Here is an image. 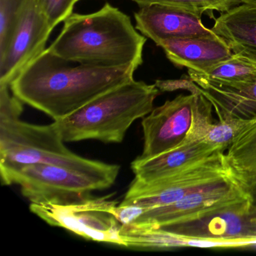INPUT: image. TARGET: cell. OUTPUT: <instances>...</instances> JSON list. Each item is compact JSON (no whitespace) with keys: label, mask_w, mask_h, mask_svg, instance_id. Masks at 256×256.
<instances>
[{"label":"cell","mask_w":256,"mask_h":256,"mask_svg":"<svg viewBox=\"0 0 256 256\" xmlns=\"http://www.w3.org/2000/svg\"><path fill=\"white\" fill-rule=\"evenodd\" d=\"M188 76L200 88L250 83L256 80V64L233 54L204 72L188 70Z\"/></svg>","instance_id":"cell-17"},{"label":"cell","mask_w":256,"mask_h":256,"mask_svg":"<svg viewBox=\"0 0 256 256\" xmlns=\"http://www.w3.org/2000/svg\"><path fill=\"white\" fill-rule=\"evenodd\" d=\"M226 156L234 176L256 173V118L236 134Z\"/></svg>","instance_id":"cell-18"},{"label":"cell","mask_w":256,"mask_h":256,"mask_svg":"<svg viewBox=\"0 0 256 256\" xmlns=\"http://www.w3.org/2000/svg\"><path fill=\"white\" fill-rule=\"evenodd\" d=\"M160 94L155 84L132 80L54 122L65 142L92 139L121 143L132 124L152 112Z\"/></svg>","instance_id":"cell-3"},{"label":"cell","mask_w":256,"mask_h":256,"mask_svg":"<svg viewBox=\"0 0 256 256\" xmlns=\"http://www.w3.org/2000/svg\"><path fill=\"white\" fill-rule=\"evenodd\" d=\"M240 4H246L250 5L256 6V0H238Z\"/></svg>","instance_id":"cell-28"},{"label":"cell","mask_w":256,"mask_h":256,"mask_svg":"<svg viewBox=\"0 0 256 256\" xmlns=\"http://www.w3.org/2000/svg\"><path fill=\"white\" fill-rule=\"evenodd\" d=\"M234 176V175H233ZM236 182L245 190L248 196L256 203V173L244 176H234Z\"/></svg>","instance_id":"cell-27"},{"label":"cell","mask_w":256,"mask_h":256,"mask_svg":"<svg viewBox=\"0 0 256 256\" xmlns=\"http://www.w3.org/2000/svg\"><path fill=\"white\" fill-rule=\"evenodd\" d=\"M194 95H179L152 109L142 122L143 152L149 158L173 149L186 137L193 118Z\"/></svg>","instance_id":"cell-11"},{"label":"cell","mask_w":256,"mask_h":256,"mask_svg":"<svg viewBox=\"0 0 256 256\" xmlns=\"http://www.w3.org/2000/svg\"><path fill=\"white\" fill-rule=\"evenodd\" d=\"M220 121L211 126L204 140L210 144L228 148L236 134L250 120L240 119L226 114L218 115Z\"/></svg>","instance_id":"cell-21"},{"label":"cell","mask_w":256,"mask_h":256,"mask_svg":"<svg viewBox=\"0 0 256 256\" xmlns=\"http://www.w3.org/2000/svg\"><path fill=\"white\" fill-rule=\"evenodd\" d=\"M134 66L106 68L62 59L46 49L13 80L10 90L25 104L54 121L134 80Z\"/></svg>","instance_id":"cell-1"},{"label":"cell","mask_w":256,"mask_h":256,"mask_svg":"<svg viewBox=\"0 0 256 256\" xmlns=\"http://www.w3.org/2000/svg\"><path fill=\"white\" fill-rule=\"evenodd\" d=\"M139 6L160 4L186 8L202 14L205 12L218 11L222 13L240 5L238 0H132Z\"/></svg>","instance_id":"cell-19"},{"label":"cell","mask_w":256,"mask_h":256,"mask_svg":"<svg viewBox=\"0 0 256 256\" xmlns=\"http://www.w3.org/2000/svg\"><path fill=\"white\" fill-rule=\"evenodd\" d=\"M156 46L164 50L166 58L178 68L204 72L233 55L226 42L218 36L172 38Z\"/></svg>","instance_id":"cell-13"},{"label":"cell","mask_w":256,"mask_h":256,"mask_svg":"<svg viewBox=\"0 0 256 256\" xmlns=\"http://www.w3.org/2000/svg\"><path fill=\"white\" fill-rule=\"evenodd\" d=\"M202 16L180 7L152 4L134 13L136 28L156 44L172 38L215 36L202 23Z\"/></svg>","instance_id":"cell-12"},{"label":"cell","mask_w":256,"mask_h":256,"mask_svg":"<svg viewBox=\"0 0 256 256\" xmlns=\"http://www.w3.org/2000/svg\"><path fill=\"white\" fill-rule=\"evenodd\" d=\"M224 146L210 144L205 140L188 142L184 139L173 149L149 158L138 156L132 162L134 179L149 182L168 176L190 164L206 158L218 151H226Z\"/></svg>","instance_id":"cell-14"},{"label":"cell","mask_w":256,"mask_h":256,"mask_svg":"<svg viewBox=\"0 0 256 256\" xmlns=\"http://www.w3.org/2000/svg\"><path fill=\"white\" fill-rule=\"evenodd\" d=\"M38 8L47 19L52 29L65 22L72 14L79 0H35Z\"/></svg>","instance_id":"cell-23"},{"label":"cell","mask_w":256,"mask_h":256,"mask_svg":"<svg viewBox=\"0 0 256 256\" xmlns=\"http://www.w3.org/2000/svg\"><path fill=\"white\" fill-rule=\"evenodd\" d=\"M10 88L8 85L0 84V120L19 119L23 112V102L11 96Z\"/></svg>","instance_id":"cell-24"},{"label":"cell","mask_w":256,"mask_h":256,"mask_svg":"<svg viewBox=\"0 0 256 256\" xmlns=\"http://www.w3.org/2000/svg\"><path fill=\"white\" fill-rule=\"evenodd\" d=\"M53 29L35 0H26L5 52L0 54V84L8 85L46 50Z\"/></svg>","instance_id":"cell-10"},{"label":"cell","mask_w":256,"mask_h":256,"mask_svg":"<svg viewBox=\"0 0 256 256\" xmlns=\"http://www.w3.org/2000/svg\"><path fill=\"white\" fill-rule=\"evenodd\" d=\"M212 32L233 54L256 64V6L241 4L215 19Z\"/></svg>","instance_id":"cell-15"},{"label":"cell","mask_w":256,"mask_h":256,"mask_svg":"<svg viewBox=\"0 0 256 256\" xmlns=\"http://www.w3.org/2000/svg\"><path fill=\"white\" fill-rule=\"evenodd\" d=\"M109 198H88L68 204L31 203L30 208L50 226L64 228L86 239L124 246L122 224L115 216L118 202Z\"/></svg>","instance_id":"cell-7"},{"label":"cell","mask_w":256,"mask_h":256,"mask_svg":"<svg viewBox=\"0 0 256 256\" xmlns=\"http://www.w3.org/2000/svg\"><path fill=\"white\" fill-rule=\"evenodd\" d=\"M248 199L251 197L232 176L174 203L146 210L132 223L160 228L190 222L222 212Z\"/></svg>","instance_id":"cell-9"},{"label":"cell","mask_w":256,"mask_h":256,"mask_svg":"<svg viewBox=\"0 0 256 256\" xmlns=\"http://www.w3.org/2000/svg\"><path fill=\"white\" fill-rule=\"evenodd\" d=\"M25 2L26 0H0V54L8 46Z\"/></svg>","instance_id":"cell-22"},{"label":"cell","mask_w":256,"mask_h":256,"mask_svg":"<svg viewBox=\"0 0 256 256\" xmlns=\"http://www.w3.org/2000/svg\"><path fill=\"white\" fill-rule=\"evenodd\" d=\"M202 94L212 103L217 115L240 119L256 118V80L233 86H206Z\"/></svg>","instance_id":"cell-16"},{"label":"cell","mask_w":256,"mask_h":256,"mask_svg":"<svg viewBox=\"0 0 256 256\" xmlns=\"http://www.w3.org/2000/svg\"><path fill=\"white\" fill-rule=\"evenodd\" d=\"M161 92H173L178 90H186L193 95L202 94V88L193 82L190 76H184L175 80H157L155 83Z\"/></svg>","instance_id":"cell-25"},{"label":"cell","mask_w":256,"mask_h":256,"mask_svg":"<svg viewBox=\"0 0 256 256\" xmlns=\"http://www.w3.org/2000/svg\"><path fill=\"white\" fill-rule=\"evenodd\" d=\"M146 38L134 28L125 13L110 4L88 14H72L48 50L78 64L106 68L143 62Z\"/></svg>","instance_id":"cell-2"},{"label":"cell","mask_w":256,"mask_h":256,"mask_svg":"<svg viewBox=\"0 0 256 256\" xmlns=\"http://www.w3.org/2000/svg\"><path fill=\"white\" fill-rule=\"evenodd\" d=\"M55 122L35 125L19 119L0 120V173L28 164L68 168L114 184L120 166L84 158L64 144Z\"/></svg>","instance_id":"cell-4"},{"label":"cell","mask_w":256,"mask_h":256,"mask_svg":"<svg viewBox=\"0 0 256 256\" xmlns=\"http://www.w3.org/2000/svg\"><path fill=\"white\" fill-rule=\"evenodd\" d=\"M212 103L203 94L194 95L192 122L185 140H204L211 126L215 124L212 118Z\"/></svg>","instance_id":"cell-20"},{"label":"cell","mask_w":256,"mask_h":256,"mask_svg":"<svg viewBox=\"0 0 256 256\" xmlns=\"http://www.w3.org/2000/svg\"><path fill=\"white\" fill-rule=\"evenodd\" d=\"M0 174L2 184L20 186L23 196L34 204L76 203L88 198L92 192L112 186L102 180L55 164H28Z\"/></svg>","instance_id":"cell-6"},{"label":"cell","mask_w":256,"mask_h":256,"mask_svg":"<svg viewBox=\"0 0 256 256\" xmlns=\"http://www.w3.org/2000/svg\"><path fill=\"white\" fill-rule=\"evenodd\" d=\"M180 238L186 246L210 244L236 246L256 242V206L252 199L196 221L160 227Z\"/></svg>","instance_id":"cell-8"},{"label":"cell","mask_w":256,"mask_h":256,"mask_svg":"<svg viewBox=\"0 0 256 256\" xmlns=\"http://www.w3.org/2000/svg\"><path fill=\"white\" fill-rule=\"evenodd\" d=\"M232 176L226 151H218L168 176L149 182L134 179L120 204L145 210L170 204Z\"/></svg>","instance_id":"cell-5"},{"label":"cell","mask_w":256,"mask_h":256,"mask_svg":"<svg viewBox=\"0 0 256 256\" xmlns=\"http://www.w3.org/2000/svg\"><path fill=\"white\" fill-rule=\"evenodd\" d=\"M146 210L136 205H118L115 208V216L122 224H131Z\"/></svg>","instance_id":"cell-26"}]
</instances>
